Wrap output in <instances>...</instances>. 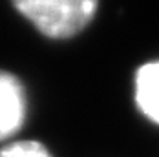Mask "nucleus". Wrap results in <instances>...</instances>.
Listing matches in <instances>:
<instances>
[{"label": "nucleus", "instance_id": "nucleus-1", "mask_svg": "<svg viewBox=\"0 0 159 157\" xmlns=\"http://www.w3.org/2000/svg\"><path fill=\"white\" fill-rule=\"evenodd\" d=\"M13 6L46 37L68 38L82 31L99 0H11Z\"/></svg>", "mask_w": 159, "mask_h": 157}, {"label": "nucleus", "instance_id": "nucleus-2", "mask_svg": "<svg viewBox=\"0 0 159 157\" xmlns=\"http://www.w3.org/2000/svg\"><path fill=\"white\" fill-rule=\"evenodd\" d=\"M26 117V93L18 78L0 71V141L18 132Z\"/></svg>", "mask_w": 159, "mask_h": 157}, {"label": "nucleus", "instance_id": "nucleus-3", "mask_svg": "<svg viewBox=\"0 0 159 157\" xmlns=\"http://www.w3.org/2000/svg\"><path fill=\"white\" fill-rule=\"evenodd\" d=\"M135 102L146 119L159 124V61L139 68L135 75Z\"/></svg>", "mask_w": 159, "mask_h": 157}, {"label": "nucleus", "instance_id": "nucleus-4", "mask_svg": "<svg viewBox=\"0 0 159 157\" xmlns=\"http://www.w3.org/2000/svg\"><path fill=\"white\" fill-rule=\"evenodd\" d=\"M0 157H51V154L37 141H15L0 150Z\"/></svg>", "mask_w": 159, "mask_h": 157}]
</instances>
